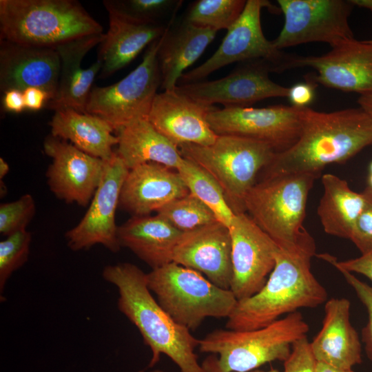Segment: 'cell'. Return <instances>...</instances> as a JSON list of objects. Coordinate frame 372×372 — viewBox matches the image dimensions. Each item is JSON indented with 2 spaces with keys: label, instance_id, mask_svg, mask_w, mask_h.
<instances>
[{
  "label": "cell",
  "instance_id": "obj_1",
  "mask_svg": "<svg viewBox=\"0 0 372 372\" xmlns=\"http://www.w3.org/2000/svg\"><path fill=\"white\" fill-rule=\"evenodd\" d=\"M301 132L296 143L275 153L262 178L298 173L320 176L328 165L342 164L372 145V119L360 107L322 112L300 108Z\"/></svg>",
  "mask_w": 372,
  "mask_h": 372
},
{
  "label": "cell",
  "instance_id": "obj_2",
  "mask_svg": "<svg viewBox=\"0 0 372 372\" xmlns=\"http://www.w3.org/2000/svg\"><path fill=\"white\" fill-rule=\"evenodd\" d=\"M102 276L116 287L118 310L138 329L149 347L148 367L154 366L164 354L180 372H205L195 353L199 340L161 307L148 288L147 273L132 263L121 262L106 266Z\"/></svg>",
  "mask_w": 372,
  "mask_h": 372
},
{
  "label": "cell",
  "instance_id": "obj_3",
  "mask_svg": "<svg viewBox=\"0 0 372 372\" xmlns=\"http://www.w3.org/2000/svg\"><path fill=\"white\" fill-rule=\"evenodd\" d=\"M315 241L289 247L278 246L275 266L265 285L254 295L239 300L227 318L226 329H260L300 308L326 302L327 292L311 270Z\"/></svg>",
  "mask_w": 372,
  "mask_h": 372
},
{
  "label": "cell",
  "instance_id": "obj_4",
  "mask_svg": "<svg viewBox=\"0 0 372 372\" xmlns=\"http://www.w3.org/2000/svg\"><path fill=\"white\" fill-rule=\"evenodd\" d=\"M309 324L296 311L254 330L216 329L199 340L205 372H249L275 360L285 361L292 345L307 337Z\"/></svg>",
  "mask_w": 372,
  "mask_h": 372
},
{
  "label": "cell",
  "instance_id": "obj_5",
  "mask_svg": "<svg viewBox=\"0 0 372 372\" xmlns=\"http://www.w3.org/2000/svg\"><path fill=\"white\" fill-rule=\"evenodd\" d=\"M103 30L77 1L0 0V41L54 48Z\"/></svg>",
  "mask_w": 372,
  "mask_h": 372
},
{
  "label": "cell",
  "instance_id": "obj_6",
  "mask_svg": "<svg viewBox=\"0 0 372 372\" xmlns=\"http://www.w3.org/2000/svg\"><path fill=\"white\" fill-rule=\"evenodd\" d=\"M319 176L298 173L261 179L246 196L245 212L279 247L313 241L303 223L309 192Z\"/></svg>",
  "mask_w": 372,
  "mask_h": 372
},
{
  "label": "cell",
  "instance_id": "obj_7",
  "mask_svg": "<svg viewBox=\"0 0 372 372\" xmlns=\"http://www.w3.org/2000/svg\"><path fill=\"white\" fill-rule=\"evenodd\" d=\"M178 149L183 158L200 165L217 180L236 214L246 213V196L276 153L266 143L234 135H218L209 145L187 143Z\"/></svg>",
  "mask_w": 372,
  "mask_h": 372
},
{
  "label": "cell",
  "instance_id": "obj_8",
  "mask_svg": "<svg viewBox=\"0 0 372 372\" xmlns=\"http://www.w3.org/2000/svg\"><path fill=\"white\" fill-rule=\"evenodd\" d=\"M147 286L178 324L194 330L207 318H228L238 300L200 273L174 262L147 273Z\"/></svg>",
  "mask_w": 372,
  "mask_h": 372
},
{
  "label": "cell",
  "instance_id": "obj_9",
  "mask_svg": "<svg viewBox=\"0 0 372 372\" xmlns=\"http://www.w3.org/2000/svg\"><path fill=\"white\" fill-rule=\"evenodd\" d=\"M161 42V38L150 44L141 63L125 77L112 85L92 88L86 112L103 119L117 132L147 119L161 86L157 58Z\"/></svg>",
  "mask_w": 372,
  "mask_h": 372
},
{
  "label": "cell",
  "instance_id": "obj_10",
  "mask_svg": "<svg viewBox=\"0 0 372 372\" xmlns=\"http://www.w3.org/2000/svg\"><path fill=\"white\" fill-rule=\"evenodd\" d=\"M263 8L274 11L280 9L265 0H247L245 8L235 23L227 30L217 50L199 66L185 72L180 85L201 81L211 73L235 62L263 60L272 72H281L289 56L265 37L260 22Z\"/></svg>",
  "mask_w": 372,
  "mask_h": 372
},
{
  "label": "cell",
  "instance_id": "obj_11",
  "mask_svg": "<svg viewBox=\"0 0 372 372\" xmlns=\"http://www.w3.org/2000/svg\"><path fill=\"white\" fill-rule=\"evenodd\" d=\"M285 23L273 41L280 50L311 43L331 47L353 39L349 17L353 5L349 0H278Z\"/></svg>",
  "mask_w": 372,
  "mask_h": 372
},
{
  "label": "cell",
  "instance_id": "obj_12",
  "mask_svg": "<svg viewBox=\"0 0 372 372\" xmlns=\"http://www.w3.org/2000/svg\"><path fill=\"white\" fill-rule=\"evenodd\" d=\"M300 108L273 105L261 108H215L207 115L212 130L218 135H234L262 141L276 153L290 148L301 132Z\"/></svg>",
  "mask_w": 372,
  "mask_h": 372
},
{
  "label": "cell",
  "instance_id": "obj_13",
  "mask_svg": "<svg viewBox=\"0 0 372 372\" xmlns=\"http://www.w3.org/2000/svg\"><path fill=\"white\" fill-rule=\"evenodd\" d=\"M270 72L271 66L263 60L249 61L223 78L178 85L175 90L208 106L249 107L265 99L288 96L289 87L273 82Z\"/></svg>",
  "mask_w": 372,
  "mask_h": 372
},
{
  "label": "cell",
  "instance_id": "obj_14",
  "mask_svg": "<svg viewBox=\"0 0 372 372\" xmlns=\"http://www.w3.org/2000/svg\"><path fill=\"white\" fill-rule=\"evenodd\" d=\"M302 67L316 70L307 77L316 84L360 95L371 92L372 40L348 39L320 56L289 55L282 71Z\"/></svg>",
  "mask_w": 372,
  "mask_h": 372
},
{
  "label": "cell",
  "instance_id": "obj_15",
  "mask_svg": "<svg viewBox=\"0 0 372 372\" xmlns=\"http://www.w3.org/2000/svg\"><path fill=\"white\" fill-rule=\"evenodd\" d=\"M128 172L116 152L106 161L101 183L88 209L80 222L65 234L70 249L76 251L101 245L113 253L120 250L115 214Z\"/></svg>",
  "mask_w": 372,
  "mask_h": 372
},
{
  "label": "cell",
  "instance_id": "obj_16",
  "mask_svg": "<svg viewBox=\"0 0 372 372\" xmlns=\"http://www.w3.org/2000/svg\"><path fill=\"white\" fill-rule=\"evenodd\" d=\"M229 229L233 271L230 290L239 300L265 285L275 266L278 245L247 213L236 214Z\"/></svg>",
  "mask_w": 372,
  "mask_h": 372
},
{
  "label": "cell",
  "instance_id": "obj_17",
  "mask_svg": "<svg viewBox=\"0 0 372 372\" xmlns=\"http://www.w3.org/2000/svg\"><path fill=\"white\" fill-rule=\"evenodd\" d=\"M43 149L52 160L45 173L51 192L68 204L85 207L90 203L107 161L92 156L51 134L45 138Z\"/></svg>",
  "mask_w": 372,
  "mask_h": 372
},
{
  "label": "cell",
  "instance_id": "obj_18",
  "mask_svg": "<svg viewBox=\"0 0 372 372\" xmlns=\"http://www.w3.org/2000/svg\"><path fill=\"white\" fill-rule=\"evenodd\" d=\"M173 262L205 274L220 288L230 289L233 271L229 227L217 221L183 233Z\"/></svg>",
  "mask_w": 372,
  "mask_h": 372
},
{
  "label": "cell",
  "instance_id": "obj_19",
  "mask_svg": "<svg viewBox=\"0 0 372 372\" xmlns=\"http://www.w3.org/2000/svg\"><path fill=\"white\" fill-rule=\"evenodd\" d=\"M199 103L174 90L156 95L147 120L161 134L178 147L187 143L213 144L218 135L208 121V114L215 109Z\"/></svg>",
  "mask_w": 372,
  "mask_h": 372
},
{
  "label": "cell",
  "instance_id": "obj_20",
  "mask_svg": "<svg viewBox=\"0 0 372 372\" xmlns=\"http://www.w3.org/2000/svg\"><path fill=\"white\" fill-rule=\"evenodd\" d=\"M60 73L61 59L55 49L0 41V89L3 93L36 87L52 99Z\"/></svg>",
  "mask_w": 372,
  "mask_h": 372
},
{
  "label": "cell",
  "instance_id": "obj_21",
  "mask_svg": "<svg viewBox=\"0 0 372 372\" xmlns=\"http://www.w3.org/2000/svg\"><path fill=\"white\" fill-rule=\"evenodd\" d=\"M189 194L177 170L147 163L129 170L122 186L118 207L132 216H149Z\"/></svg>",
  "mask_w": 372,
  "mask_h": 372
},
{
  "label": "cell",
  "instance_id": "obj_22",
  "mask_svg": "<svg viewBox=\"0 0 372 372\" xmlns=\"http://www.w3.org/2000/svg\"><path fill=\"white\" fill-rule=\"evenodd\" d=\"M109 29L99 44V78H106L130 64L142 51L165 34L169 25L135 20L103 1Z\"/></svg>",
  "mask_w": 372,
  "mask_h": 372
},
{
  "label": "cell",
  "instance_id": "obj_23",
  "mask_svg": "<svg viewBox=\"0 0 372 372\" xmlns=\"http://www.w3.org/2000/svg\"><path fill=\"white\" fill-rule=\"evenodd\" d=\"M104 36L103 33L90 34L54 48L60 56L61 73L56 92L48 102L49 109L56 111L70 108L87 113V102L101 64L98 60L88 68H82L81 64L87 53L100 44Z\"/></svg>",
  "mask_w": 372,
  "mask_h": 372
},
{
  "label": "cell",
  "instance_id": "obj_24",
  "mask_svg": "<svg viewBox=\"0 0 372 372\" xmlns=\"http://www.w3.org/2000/svg\"><path fill=\"white\" fill-rule=\"evenodd\" d=\"M350 307L344 298L326 301L322 327L310 342L316 362L342 369L362 362L361 343L350 322Z\"/></svg>",
  "mask_w": 372,
  "mask_h": 372
},
{
  "label": "cell",
  "instance_id": "obj_25",
  "mask_svg": "<svg viewBox=\"0 0 372 372\" xmlns=\"http://www.w3.org/2000/svg\"><path fill=\"white\" fill-rule=\"evenodd\" d=\"M182 234L158 215L132 216L118 228L121 247L130 249L152 269L173 262Z\"/></svg>",
  "mask_w": 372,
  "mask_h": 372
},
{
  "label": "cell",
  "instance_id": "obj_26",
  "mask_svg": "<svg viewBox=\"0 0 372 372\" xmlns=\"http://www.w3.org/2000/svg\"><path fill=\"white\" fill-rule=\"evenodd\" d=\"M217 32L185 20L172 30L167 28L157 53L164 91L176 88L184 71L202 55Z\"/></svg>",
  "mask_w": 372,
  "mask_h": 372
},
{
  "label": "cell",
  "instance_id": "obj_27",
  "mask_svg": "<svg viewBox=\"0 0 372 372\" xmlns=\"http://www.w3.org/2000/svg\"><path fill=\"white\" fill-rule=\"evenodd\" d=\"M51 135L65 140L81 151L103 161L114 154L118 143L113 128L103 119L73 109L54 111L49 123Z\"/></svg>",
  "mask_w": 372,
  "mask_h": 372
},
{
  "label": "cell",
  "instance_id": "obj_28",
  "mask_svg": "<svg viewBox=\"0 0 372 372\" xmlns=\"http://www.w3.org/2000/svg\"><path fill=\"white\" fill-rule=\"evenodd\" d=\"M117 137L115 152L129 170L147 163L176 170L184 158L178 147L158 132L147 119L118 130Z\"/></svg>",
  "mask_w": 372,
  "mask_h": 372
},
{
  "label": "cell",
  "instance_id": "obj_29",
  "mask_svg": "<svg viewBox=\"0 0 372 372\" xmlns=\"http://www.w3.org/2000/svg\"><path fill=\"white\" fill-rule=\"evenodd\" d=\"M323 194L317 209L324 231L331 236L350 238L364 204L363 192L351 189L348 183L332 174L322 176Z\"/></svg>",
  "mask_w": 372,
  "mask_h": 372
},
{
  "label": "cell",
  "instance_id": "obj_30",
  "mask_svg": "<svg viewBox=\"0 0 372 372\" xmlns=\"http://www.w3.org/2000/svg\"><path fill=\"white\" fill-rule=\"evenodd\" d=\"M176 170L189 193L204 203L218 220L229 227L236 214L217 180L200 165L185 158Z\"/></svg>",
  "mask_w": 372,
  "mask_h": 372
},
{
  "label": "cell",
  "instance_id": "obj_31",
  "mask_svg": "<svg viewBox=\"0 0 372 372\" xmlns=\"http://www.w3.org/2000/svg\"><path fill=\"white\" fill-rule=\"evenodd\" d=\"M247 1L198 0L189 7L185 21L216 31L228 30L241 15Z\"/></svg>",
  "mask_w": 372,
  "mask_h": 372
},
{
  "label": "cell",
  "instance_id": "obj_32",
  "mask_svg": "<svg viewBox=\"0 0 372 372\" xmlns=\"http://www.w3.org/2000/svg\"><path fill=\"white\" fill-rule=\"evenodd\" d=\"M156 213L182 233L218 221L214 213L191 194L171 201Z\"/></svg>",
  "mask_w": 372,
  "mask_h": 372
},
{
  "label": "cell",
  "instance_id": "obj_33",
  "mask_svg": "<svg viewBox=\"0 0 372 372\" xmlns=\"http://www.w3.org/2000/svg\"><path fill=\"white\" fill-rule=\"evenodd\" d=\"M32 234L25 230L18 231L0 242V293L13 272L28 260Z\"/></svg>",
  "mask_w": 372,
  "mask_h": 372
},
{
  "label": "cell",
  "instance_id": "obj_34",
  "mask_svg": "<svg viewBox=\"0 0 372 372\" xmlns=\"http://www.w3.org/2000/svg\"><path fill=\"white\" fill-rule=\"evenodd\" d=\"M118 12L145 23H159L158 19L177 8L181 1L173 0H105Z\"/></svg>",
  "mask_w": 372,
  "mask_h": 372
},
{
  "label": "cell",
  "instance_id": "obj_35",
  "mask_svg": "<svg viewBox=\"0 0 372 372\" xmlns=\"http://www.w3.org/2000/svg\"><path fill=\"white\" fill-rule=\"evenodd\" d=\"M36 214V203L29 194L19 199L0 205V233L9 236L25 230Z\"/></svg>",
  "mask_w": 372,
  "mask_h": 372
},
{
  "label": "cell",
  "instance_id": "obj_36",
  "mask_svg": "<svg viewBox=\"0 0 372 372\" xmlns=\"http://www.w3.org/2000/svg\"><path fill=\"white\" fill-rule=\"evenodd\" d=\"M362 192L364 204L355 220L349 239L361 254H364L372 250V188L367 186Z\"/></svg>",
  "mask_w": 372,
  "mask_h": 372
},
{
  "label": "cell",
  "instance_id": "obj_37",
  "mask_svg": "<svg viewBox=\"0 0 372 372\" xmlns=\"http://www.w3.org/2000/svg\"><path fill=\"white\" fill-rule=\"evenodd\" d=\"M345 280L354 289L358 298L365 306L368 321L362 330V339L368 358L372 362V287L359 280L353 273L344 269H338Z\"/></svg>",
  "mask_w": 372,
  "mask_h": 372
},
{
  "label": "cell",
  "instance_id": "obj_38",
  "mask_svg": "<svg viewBox=\"0 0 372 372\" xmlns=\"http://www.w3.org/2000/svg\"><path fill=\"white\" fill-rule=\"evenodd\" d=\"M316 362L305 337L292 345L289 356L284 361L283 372H316Z\"/></svg>",
  "mask_w": 372,
  "mask_h": 372
},
{
  "label": "cell",
  "instance_id": "obj_39",
  "mask_svg": "<svg viewBox=\"0 0 372 372\" xmlns=\"http://www.w3.org/2000/svg\"><path fill=\"white\" fill-rule=\"evenodd\" d=\"M316 256L337 269H341L352 273L362 274L372 282V250L358 258L343 261H338L335 256L329 254H320Z\"/></svg>",
  "mask_w": 372,
  "mask_h": 372
},
{
  "label": "cell",
  "instance_id": "obj_40",
  "mask_svg": "<svg viewBox=\"0 0 372 372\" xmlns=\"http://www.w3.org/2000/svg\"><path fill=\"white\" fill-rule=\"evenodd\" d=\"M316 85L317 84L307 79L305 83H297L289 87L287 98L291 106L298 108L308 107L314 99Z\"/></svg>",
  "mask_w": 372,
  "mask_h": 372
},
{
  "label": "cell",
  "instance_id": "obj_41",
  "mask_svg": "<svg viewBox=\"0 0 372 372\" xmlns=\"http://www.w3.org/2000/svg\"><path fill=\"white\" fill-rule=\"evenodd\" d=\"M25 109L37 111L51 99L50 94L44 90L30 87L23 91Z\"/></svg>",
  "mask_w": 372,
  "mask_h": 372
},
{
  "label": "cell",
  "instance_id": "obj_42",
  "mask_svg": "<svg viewBox=\"0 0 372 372\" xmlns=\"http://www.w3.org/2000/svg\"><path fill=\"white\" fill-rule=\"evenodd\" d=\"M2 104L8 112L20 113L25 109L23 91L10 90L3 93Z\"/></svg>",
  "mask_w": 372,
  "mask_h": 372
},
{
  "label": "cell",
  "instance_id": "obj_43",
  "mask_svg": "<svg viewBox=\"0 0 372 372\" xmlns=\"http://www.w3.org/2000/svg\"><path fill=\"white\" fill-rule=\"evenodd\" d=\"M360 107L372 119V92L361 94L358 99Z\"/></svg>",
  "mask_w": 372,
  "mask_h": 372
},
{
  "label": "cell",
  "instance_id": "obj_44",
  "mask_svg": "<svg viewBox=\"0 0 372 372\" xmlns=\"http://www.w3.org/2000/svg\"><path fill=\"white\" fill-rule=\"evenodd\" d=\"M316 372H354L353 369H342L336 368L322 362H316Z\"/></svg>",
  "mask_w": 372,
  "mask_h": 372
},
{
  "label": "cell",
  "instance_id": "obj_45",
  "mask_svg": "<svg viewBox=\"0 0 372 372\" xmlns=\"http://www.w3.org/2000/svg\"><path fill=\"white\" fill-rule=\"evenodd\" d=\"M350 3L354 6H359L360 8L368 9L372 13V0H349Z\"/></svg>",
  "mask_w": 372,
  "mask_h": 372
},
{
  "label": "cell",
  "instance_id": "obj_46",
  "mask_svg": "<svg viewBox=\"0 0 372 372\" xmlns=\"http://www.w3.org/2000/svg\"><path fill=\"white\" fill-rule=\"evenodd\" d=\"M8 163L2 158H0V179L2 180L9 172Z\"/></svg>",
  "mask_w": 372,
  "mask_h": 372
},
{
  "label": "cell",
  "instance_id": "obj_47",
  "mask_svg": "<svg viewBox=\"0 0 372 372\" xmlns=\"http://www.w3.org/2000/svg\"><path fill=\"white\" fill-rule=\"evenodd\" d=\"M249 372H280V371L274 369H270L269 371H263V370H260L258 369H255Z\"/></svg>",
  "mask_w": 372,
  "mask_h": 372
},
{
  "label": "cell",
  "instance_id": "obj_48",
  "mask_svg": "<svg viewBox=\"0 0 372 372\" xmlns=\"http://www.w3.org/2000/svg\"><path fill=\"white\" fill-rule=\"evenodd\" d=\"M371 188H372V174H369V185Z\"/></svg>",
  "mask_w": 372,
  "mask_h": 372
},
{
  "label": "cell",
  "instance_id": "obj_49",
  "mask_svg": "<svg viewBox=\"0 0 372 372\" xmlns=\"http://www.w3.org/2000/svg\"><path fill=\"white\" fill-rule=\"evenodd\" d=\"M150 372H166V371H164L163 370H161V369H155V370H153Z\"/></svg>",
  "mask_w": 372,
  "mask_h": 372
},
{
  "label": "cell",
  "instance_id": "obj_50",
  "mask_svg": "<svg viewBox=\"0 0 372 372\" xmlns=\"http://www.w3.org/2000/svg\"><path fill=\"white\" fill-rule=\"evenodd\" d=\"M369 169H370V174H372V162L370 164Z\"/></svg>",
  "mask_w": 372,
  "mask_h": 372
}]
</instances>
